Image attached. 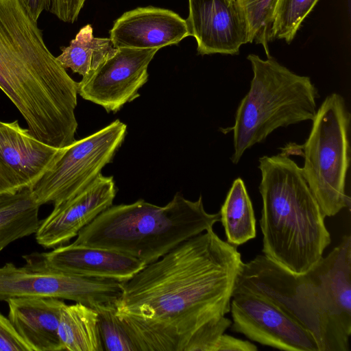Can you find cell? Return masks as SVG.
Wrapping results in <instances>:
<instances>
[{
	"label": "cell",
	"mask_w": 351,
	"mask_h": 351,
	"mask_svg": "<svg viewBox=\"0 0 351 351\" xmlns=\"http://www.w3.org/2000/svg\"><path fill=\"white\" fill-rule=\"evenodd\" d=\"M303 148L302 174L326 217L348 207L346 182L350 163V114L343 97L331 93L313 119Z\"/></svg>",
	"instance_id": "52a82bcc"
},
{
	"label": "cell",
	"mask_w": 351,
	"mask_h": 351,
	"mask_svg": "<svg viewBox=\"0 0 351 351\" xmlns=\"http://www.w3.org/2000/svg\"><path fill=\"white\" fill-rule=\"evenodd\" d=\"M186 19L200 55L237 54L249 43L248 26L235 0H189Z\"/></svg>",
	"instance_id": "4fadbf2b"
},
{
	"label": "cell",
	"mask_w": 351,
	"mask_h": 351,
	"mask_svg": "<svg viewBox=\"0 0 351 351\" xmlns=\"http://www.w3.org/2000/svg\"><path fill=\"white\" fill-rule=\"evenodd\" d=\"M219 213L226 241L230 244L237 247L256 237L254 212L241 178L233 182Z\"/></svg>",
	"instance_id": "44dd1931"
},
{
	"label": "cell",
	"mask_w": 351,
	"mask_h": 351,
	"mask_svg": "<svg viewBox=\"0 0 351 351\" xmlns=\"http://www.w3.org/2000/svg\"><path fill=\"white\" fill-rule=\"evenodd\" d=\"M247 58L253 72L250 87L239 103L234 125L224 130L233 132L234 164L278 128L313 121L319 97L310 77L292 72L271 57L263 60L250 54Z\"/></svg>",
	"instance_id": "8992f818"
},
{
	"label": "cell",
	"mask_w": 351,
	"mask_h": 351,
	"mask_svg": "<svg viewBox=\"0 0 351 351\" xmlns=\"http://www.w3.org/2000/svg\"><path fill=\"white\" fill-rule=\"evenodd\" d=\"M40 206L30 188L0 196V252L16 240L36 233Z\"/></svg>",
	"instance_id": "ac0fdd59"
},
{
	"label": "cell",
	"mask_w": 351,
	"mask_h": 351,
	"mask_svg": "<svg viewBox=\"0 0 351 351\" xmlns=\"http://www.w3.org/2000/svg\"><path fill=\"white\" fill-rule=\"evenodd\" d=\"M64 148L37 140L27 128L20 126L18 120L0 122V158L25 188L33 187L53 167Z\"/></svg>",
	"instance_id": "2e32d148"
},
{
	"label": "cell",
	"mask_w": 351,
	"mask_h": 351,
	"mask_svg": "<svg viewBox=\"0 0 351 351\" xmlns=\"http://www.w3.org/2000/svg\"><path fill=\"white\" fill-rule=\"evenodd\" d=\"M96 311L104 351H138L129 330L117 315V306Z\"/></svg>",
	"instance_id": "d4e9b609"
},
{
	"label": "cell",
	"mask_w": 351,
	"mask_h": 351,
	"mask_svg": "<svg viewBox=\"0 0 351 351\" xmlns=\"http://www.w3.org/2000/svg\"><path fill=\"white\" fill-rule=\"evenodd\" d=\"M41 266L75 275L115 279L125 282L146 265L119 252L71 243L49 252L32 253L23 256Z\"/></svg>",
	"instance_id": "5bb4252c"
},
{
	"label": "cell",
	"mask_w": 351,
	"mask_h": 351,
	"mask_svg": "<svg viewBox=\"0 0 351 351\" xmlns=\"http://www.w3.org/2000/svg\"><path fill=\"white\" fill-rule=\"evenodd\" d=\"M86 0H51L49 11L58 19L73 23L84 5Z\"/></svg>",
	"instance_id": "4316f807"
},
{
	"label": "cell",
	"mask_w": 351,
	"mask_h": 351,
	"mask_svg": "<svg viewBox=\"0 0 351 351\" xmlns=\"http://www.w3.org/2000/svg\"><path fill=\"white\" fill-rule=\"evenodd\" d=\"M191 36L186 19L172 10L152 6L123 13L110 30L114 48L160 49Z\"/></svg>",
	"instance_id": "9a60e30c"
},
{
	"label": "cell",
	"mask_w": 351,
	"mask_h": 351,
	"mask_svg": "<svg viewBox=\"0 0 351 351\" xmlns=\"http://www.w3.org/2000/svg\"><path fill=\"white\" fill-rule=\"evenodd\" d=\"M234 288L258 293L315 339L319 351H349L351 335V237L312 268L295 274L263 254L244 263Z\"/></svg>",
	"instance_id": "3957f363"
},
{
	"label": "cell",
	"mask_w": 351,
	"mask_h": 351,
	"mask_svg": "<svg viewBox=\"0 0 351 351\" xmlns=\"http://www.w3.org/2000/svg\"><path fill=\"white\" fill-rule=\"evenodd\" d=\"M25 188L12 169L0 158V196Z\"/></svg>",
	"instance_id": "83f0119b"
},
{
	"label": "cell",
	"mask_w": 351,
	"mask_h": 351,
	"mask_svg": "<svg viewBox=\"0 0 351 351\" xmlns=\"http://www.w3.org/2000/svg\"><path fill=\"white\" fill-rule=\"evenodd\" d=\"M0 89L36 139L53 145L76 130L78 82L47 48L23 0H0Z\"/></svg>",
	"instance_id": "7a4b0ae2"
},
{
	"label": "cell",
	"mask_w": 351,
	"mask_h": 351,
	"mask_svg": "<svg viewBox=\"0 0 351 351\" xmlns=\"http://www.w3.org/2000/svg\"><path fill=\"white\" fill-rule=\"evenodd\" d=\"M232 330L261 345L287 351H319L313 335L267 297L234 288Z\"/></svg>",
	"instance_id": "30bf717a"
},
{
	"label": "cell",
	"mask_w": 351,
	"mask_h": 351,
	"mask_svg": "<svg viewBox=\"0 0 351 351\" xmlns=\"http://www.w3.org/2000/svg\"><path fill=\"white\" fill-rule=\"evenodd\" d=\"M319 0H278L269 32V39L290 43L304 19Z\"/></svg>",
	"instance_id": "603a6c76"
},
{
	"label": "cell",
	"mask_w": 351,
	"mask_h": 351,
	"mask_svg": "<svg viewBox=\"0 0 351 351\" xmlns=\"http://www.w3.org/2000/svg\"><path fill=\"white\" fill-rule=\"evenodd\" d=\"M0 122H1V121H0Z\"/></svg>",
	"instance_id": "f546056e"
},
{
	"label": "cell",
	"mask_w": 351,
	"mask_h": 351,
	"mask_svg": "<svg viewBox=\"0 0 351 351\" xmlns=\"http://www.w3.org/2000/svg\"><path fill=\"white\" fill-rule=\"evenodd\" d=\"M220 221V213L206 211L202 197L195 201L177 193L165 206L140 199L112 205L78 233L73 243L107 249L155 262L178 244Z\"/></svg>",
	"instance_id": "5b68a950"
},
{
	"label": "cell",
	"mask_w": 351,
	"mask_h": 351,
	"mask_svg": "<svg viewBox=\"0 0 351 351\" xmlns=\"http://www.w3.org/2000/svg\"><path fill=\"white\" fill-rule=\"evenodd\" d=\"M121 281L88 277L49 269L25 261L17 267H0V300L33 297L72 300L95 310L117 306L122 293Z\"/></svg>",
	"instance_id": "9c48e42d"
},
{
	"label": "cell",
	"mask_w": 351,
	"mask_h": 351,
	"mask_svg": "<svg viewBox=\"0 0 351 351\" xmlns=\"http://www.w3.org/2000/svg\"><path fill=\"white\" fill-rule=\"evenodd\" d=\"M34 19L38 21L43 11H49L51 0H23Z\"/></svg>",
	"instance_id": "f1b7e54d"
},
{
	"label": "cell",
	"mask_w": 351,
	"mask_h": 351,
	"mask_svg": "<svg viewBox=\"0 0 351 351\" xmlns=\"http://www.w3.org/2000/svg\"><path fill=\"white\" fill-rule=\"evenodd\" d=\"M263 255L295 274L312 268L331 242L302 169L285 152L258 159Z\"/></svg>",
	"instance_id": "277c9868"
},
{
	"label": "cell",
	"mask_w": 351,
	"mask_h": 351,
	"mask_svg": "<svg viewBox=\"0 0 351 351\" xmlns=\"http://www.w3.org/2000/svg\"><path fill=\"white\" fill-rule=\"evenodd\" d=\"M243 263L237 246L208 230L123 282L117 315L138 351H186L230 312Z\"/></svg>",
	"instance_id": "6da1fadb"
},
{
	"label": "cell",
	"mask_w": 351,
	"mask_h": 351,
	"mask_svg": "<svg viewBox=\"0 0 351 351\" xmlns=\"http://www.w3.org/2000/svg\"><path fill=\"white\" fill-rule=\"evenodd\" d=\"M248 26L249 43L262 44L268 54L267 43L278 0H235Z\"/></svg>",
	"instance_id": "cb8c5ba5"
},
{
	"label": "cell",
	"mask_w": 351,
	"mask_h": 351,
	"mask_svg": "<svg viewBox=\"0 0 351 351\" xmlns=\"http://www.w3.org/2000/svg\"><path fill=\"white\" fill-rule=\"evenodd\" d=\"M64 350L104 351L97 311L81 303L65 304L58 325Z\"/></svg>",
	"instance_id": "d6986e66"
},
{
	"label": "cell",
	"mask_w": 351,
	"mask_h": 351,
	"mask_svg": "<svg viewBox=\"0 0 351 351\" xmlns=\"http://www.w3.org/2000/svg\"><path fill=\"white\" fill-rule=\"evenodd\" d=\"M0 351H32L8 318L0 313Z\"/></svg>",
	"instance_id": "484cf974"
},
{
	"label": "cell",
	"mask_w": 351,
	"mask_h": 351,
	"mask_svg": "<svg viewBox=\"0 0 351 351\" xmlns=\"http://www.w3.org/2000/svg\"><path fill=\"white\" fill-rule=\"evenodd\" d=\"M231 324L223 316L207 326L191 341L186 351H256L258 348L250 341L225 334Z\"/></svg>",
	"instance_id": "7402d4cb"
},
{
	"label": "cell",
	"mask_w": 351,
	"mask_h": 351,
	"mask_svg": "<svg viewBox=\"0 0 351 351\" xmlns=\"http://www.w3.org/2000/svg\"><path fill=\"white\" fill-rule=\"evenodd\" d=\"M93 33L90 25L84 26L56 57L65 69H70L82 77L93 73L117 50L110 38L95 37Z\"/></svg>",
	"instance_id": "ffe728a7"
},
{
	"label": "cell",
	"mask_w": 351,
	"mask_h": 351,
	"mask_svg": "<svg viewBox=\"0 0 351 351\" xmlns=\"http://www.w3.org/2000/svg\"><path fill=\"white\" fill-rule=\"evenodd\" d=\"M8 319L32 351L64 350L58 325L66 303L55 298L23 297L6 300Z\"/></svg>",
	"instance_id": "e0dca14e"
},
{
	"label": "cell",
	"mask_w": 351,
	"mask_h": 351,
	"mask_svg": "<svg viewBox=\"0 0 351 351\" xmlns=\"http://www.w3.org/2000/svg\"><path fill=\"white\" fill-rule=\"evenodd\" d=\"M116 193L113 178L100 173L83 190L54 205L51 213L40 221L35 233L37 243L45 248L68 243L112 205Z\"/></svg>",
	"instance_id": "7c38bea8"
},
{
	"label": "cell",
	"mask_w": 351,
	"mask_h": 351,
	"mask_svg": "<svg viewBox=\"0 0 351 351\" xmlns=\"http://www.w3.org/2000/svg\"><path fill=\"white\" fill-rule=\"evenodd\" d=\"M126 131V125L116 119L65 147L53 167L31 188L38 204H57L88 186L112 161Z\"/></svg>",
	"instance_id": "ba28073f"
},
{
	"label": "cell",
	"mask_w": 351,
	"mask_h": 351,
	"mask_svg": "<svg viewBox=\"0 0 351 351\" xmlns=\"http://www.w3.org/2000/svg\"><path fill=\"white\" fill-rule=\"evenodd\" d=\"M158 50L117 49L93 73L82 77L78 94L107 112H117L139 97L138 90L148 80V65Z\"/></svg>",
	"instance_id": "8fae6325"
}]
</instances>
